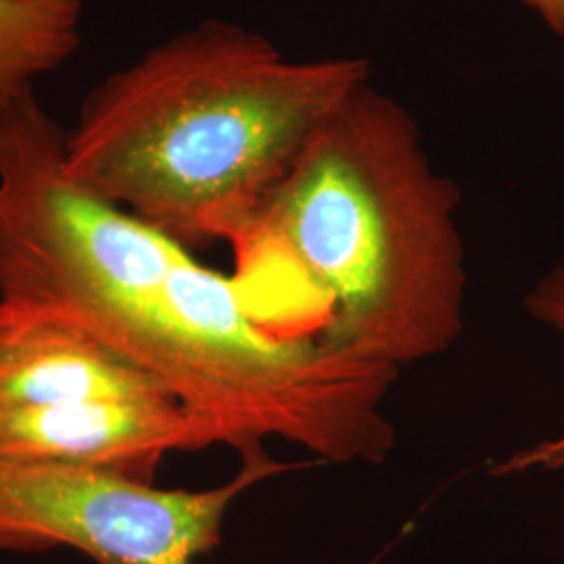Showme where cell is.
<instances>
[{
  "instance_id": "obj_2",
  "label": "cell",
  "mask_w": 564,
  "mask_h": 564,
  "mask_svg": "<svg viewBox=\"0 0 564 564\" xmlns=\"http://www.w3.org/2000/svg\"><path fill=\"white\" fill-rule=\"evenodd\" d=\"M458 191L424 153L403 105L370 82L324 118L230 242L251 314L289 333L295 303H323L318 337L400 370L463 330Z\"/></svg>"
},
{
  "instance_id": "obj_3",
  "label": "cell",
  "mask_w": 564,
  "mask_h": 564,
  "mask_svg": "<svg viewBox=\"0 0 564 564\" xmlns=\"http://www.w3.org/2000/svg\"><path fill=\"white\" fill-rule=\"evenodd\" d=\"M358 57L286 59L203 21L99 82L65 130L69 176L191 251L235 241L305 141L358 86Z\"/></svg>"
},
{
  "instance_id": "obj_6",
  "label": "cell",
  "mask_w": 564,
  "mask_h": 564,
  "mask_svg": "<svg viewBox=\"0 0 564 564\" xmlns=\"http://www.w3.org/2000/svg\"><path fill=\"white\" fill-rule=\"evenodd\" d=\"M151 395L170 393L78 328L0 300V412Z\"/></svg>"
},
{
  "instance_id": "obj_4",
  "label": "cell",
  "mask_w": 564,
  "mask_h": 564,
  "mask_svg": "<svg viewBox=\"0 0 564 564\" xmlns=\"http://www.w3.org/2000/svg\"><path fill=\"white\" fill-rule=\"evenodd\" d=\"M284 470L265 447L209 489L63 464L0 460V550L72 547L95 564H195L223 542L224 519L245 491Z\"/></svg>"
},
{
  "instance_id": "obj_7",
  "label": "cell",
  "mask_w": 564,
  "mask_h": 564,
  "mask_svg": "<svg viewBox=\"0 0 564 564\" xmlns=\"http://www.w3.org/2000/svg\"><path fill=\"white\" fill-rule=\"evenodd\" d=\"M84 0H0V105L34 93L80 46Z\"/></svg>"
},
{
  "instance_id": "obj_1",
  "label": "cell",
  "mask_w": 564,
  "mask_h": 564,
  "mask_svg": "<svg viewBox=\"0 0 564 564\" xmlns=\"http://www.w3.org/2000/svg\"><path fill=\"white\" fill-rule=\"evenodd\" d=\"M0 300L101 343L241 456L276 437L326 463H377L395 440V370L268 328L232 274L74 181L36 95L0 105Z\"/></svg>"
},
{
  "instance_id": "obj_5",
  "label": "cell",
  "mask_w": 564,
  "mask_h": 564,
  "mask_svg": "<svg viewBox=\"0 0 564 564\" xmlns=\"http://www.w3.org/2000/svg\"><path fill=\"white\" fill-rule=\"evenodd\" d=\"M216 445L170 395L107 398L0 412V460L63 464L153 481L172 452Z\"/></svg>"
},
{
  "instance_id": "obj_9",
  "label": "cell",
  "mask_w": 564,
  "mask_h": 564,
  "mask_svg": "<svg viewBox=\"0 0 564 564\" xmlns=\"http://www.w3.org/2000/svg\"><path fill=\"white\" fill-rule=\"evenodd\" d=\"M519 2L533 9L554 34L564 39V0H519Z\"/></svg>"
},
{
  "instance_id": "obj_8",
  "label": "cell",
  "mask_w": 564,
  "mask_h": 564,
  "mask_svg": "<svg viewBox=\"0 0 564 564\" xmlns=\"http://www.w3.org/2000/svg\"><path fill=\"white\" fill-rule=\"evenodd\" d=\"M527 310L540 321L556 328L564 337V265L552 270L540 284L529 293ZM564 468V424L563 433L544 440L533 447L512 454L508 460L494 466V475H521L531 470H563Z\"/></svg>"
}]
</instances>
